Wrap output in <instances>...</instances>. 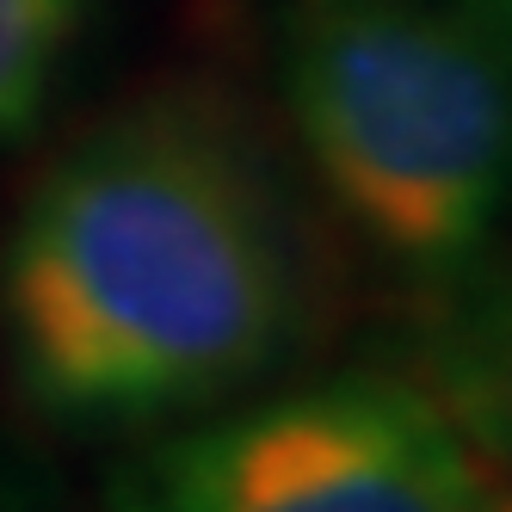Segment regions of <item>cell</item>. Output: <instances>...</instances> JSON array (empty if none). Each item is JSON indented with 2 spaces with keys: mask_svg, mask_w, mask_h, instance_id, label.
I'll return each mask as SVG.
<instances>
[{
  "mask_svg": "<svg viewBox=\"0 0 512 512\" xmlns=\"http://www.w3.org/2000/svg\"><path fill=\"white\" fill-rule=\"evenodd\" d=\"M463 408L500 451H512V303H500L463 358Z\"/></svg>",
  "mask_w": 512,
  "mask_h": 512,
  "instance_id": "5",
  "label": "cell"
},
{
  "mask_svg": "<svg viewBox=\"0 0 512 512\" xmlns=\"http://www.w3.org/2000/svg\"><path fill=\"white\" fill-rule=\"evenodd\" d=\"M0 321L56 414L149 420L253 383L297 327V260L247 136L198 99L99 124L19 210Z\"/></svg>",
  "mask_w": 512,
  "mask_h": 512,
  "instance_id": "1",
  "label": "cell"
},
{
  "mask_svg": "<svg viewBox=\"0 0 512 512\" xmlns=\"http://www.w3.org/2000/svg\"><path fill=\"white\" fill-rule=\"evenodd\" d=\"M482 451L432 395L340 377L136 457L112 512H500Z\"/></svg>",
  "mask_w": 512,
  "mask_h": 512,
  "instance_id": "3",
  "label": "cell"
},
{
  "mask_svg": "<svg viewBox=\"0 0 512 512\" xmlns=\"http://www.w3.org/2000/svg\"><path fill=\"white\" fill-rule=\"evenodd\" d=\"M284 93L334 204L395 266L445 278L512 198V56L445 0H290Z\"/></svg>",
  "mask_w": 512,
  "mask_h": 512,
  "instance_id": "2",
  "label": "cell"
},
{
  "mask_svg": "<svg viewBox=\"0 0 512 512\" xmlns=\"http://www.w3.org/2000/svg\"><path fill=\"white\" fill-rule=\"evenodd\" d=\"M87 0H0V142L44 112Z\"/></svg>",
  "mask_w": 512,
  "mask_h": 512,
  "instance_id": "4",
  "label": "cell"
}]
</instances>
